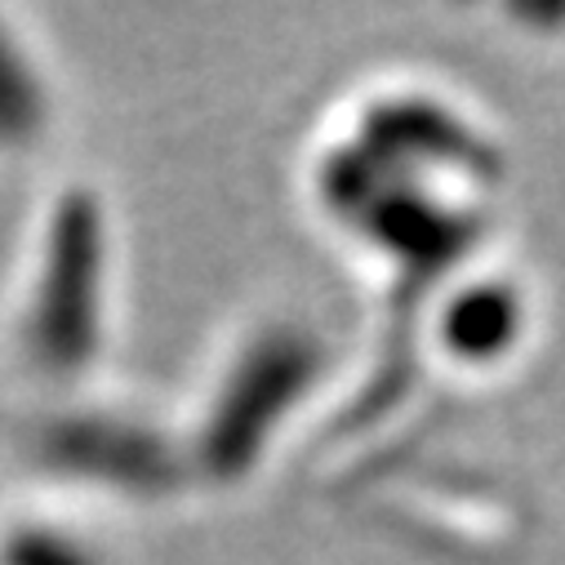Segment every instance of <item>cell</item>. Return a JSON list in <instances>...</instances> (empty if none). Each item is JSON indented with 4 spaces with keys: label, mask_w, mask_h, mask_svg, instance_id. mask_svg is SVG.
<instances>
[{
    "label": "cell",
    "mask_w": 565,
    "mask_h": 565,
    "mask_svg": "<svg viewBox=\"0 0 565 565\" xmlns=\"http://www.w3.org/2000/svg\"><path fill=\"white\" fill-rule=\"evenodd\" d=\"M303 361H308V348L295 334L258 339L245 352V361L223 387L218 409H210V423H205V437H201L205 472L236 477L245 459H254V450L271 433L267 423L280 414V405L290 409V392L303 379Z\"/></svg>",
    "instance_id": "7a4b0ae2"
},
{
    "label": "cell",
    "mask_w": 565,
    "mask_h": 565,
    "mask_svg": "<svg viewBox=\"0 0 565 565\" xmlns=\"http://www.w3.org/2000/svg\"><path fill=\"white\" fill-rule=\"evenodd\" d=\"M98 267L103 232L89 196H67L50 227V258L32 312V352L54 374H76L98 334Z\"/></svg>",
    "instance_id": "6da1fadb"
},
{
    "label": "cell",
    "mask_w": 565,
    "mask_h": 565,
    "mask_svg": "<svg viewBox=\"0 0 565 565\" xmlns=\"http://www.w3.org/2000/svg\"><path fill=\"white\" fill-rule=\"evenodd\" d=\"M10 565H94L76 543L50 534V530H23L10 547H6Z\"/></svg>",
    "instance_id": "8992f818"
},
{
    "label": "cell",
    "mask_w": 565,
    "mask_h": 565,
    "mask_svg": "<svg viewBox=\"0 0 565 565\" xmlns=\"http://www.w3.org/2000/svg\"><path fill=\"white\" fill-rule=\"evenodd\" d=\"M45 120L41 85L32 81L28 63L0 32V143H23Z\"/></svg>",
    "instance_id": "5b68a950"
},
{
    "label": "cell",
    "mask_w": 565,
    "mask_h": 565,
    "mask_svg": "<svg viewBox=\"0 0 565 565\" xmlns=\"http://www.w3.org/2000/svg\"><path fill=\"white\" fill-rule=\"evenodd\" d=\"M525 317L530 303L512 276H463L437 303L433 343L459 370H499L525 339Z\"/></svg>",
    "instance_id": "3957f363"
},
{
    "label": "cell",
    "mask_w": 565,
    "mask_h": 565,
    "mask_svg": "<svg viewBox=\"0 0 565 565\" xmlns=\"http://www.w3.org/2000/svg\"><path fill=\"white\" fill-rule=\"evenodd\" d=\"M45 455L58 468H76V472L125 481V486H161L174 477V459L166 455L161 441L103 418L54 423V433L45 437Z\"/></svg>",
    "instance_id": "277c9868"
}]
</instances>
